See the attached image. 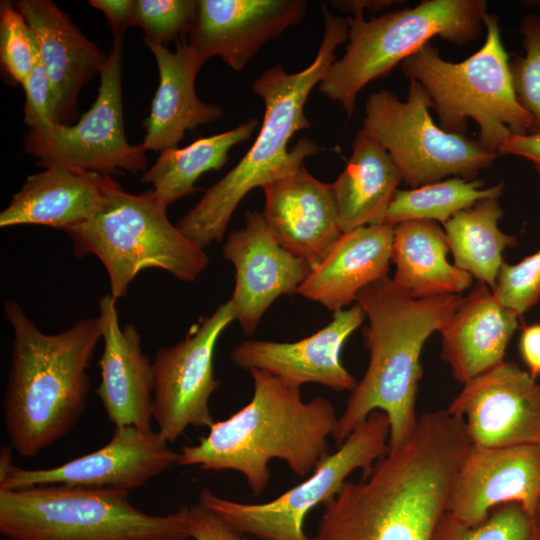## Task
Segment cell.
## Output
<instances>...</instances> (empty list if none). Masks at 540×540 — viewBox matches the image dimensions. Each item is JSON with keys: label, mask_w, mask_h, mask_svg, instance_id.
Here are the masks:
<instances>
[{"label": "cell", "mask_w": 540, "mask_h": 540, "mask_svg": "<svg viewBox=\"0 0 540 540\" xmlns=\"http://www.w3.org/2000/svg\"><path fill=\"white\" fill-rule=\"evenodd\" d=\"M470 446L460 418L423 413L409 440L323 505L311 540H437Z\"/></svg>", "instance_id": "obj_1"}, {"label": "cell", "mask_w": 540, "mask_h": 540, "mask_svg": "<svg viewBox=\"0 0 540 540\" xmlns=\"http://www.w3.org/2000/svg\"><path fill=\"white\" fill-rule=\"evenodd\" d=\"M322 13L324 33L311 64L296 73L276 64L253 81L251 88L265 106L257 137L241 160L178 220V229L200 248L222 240L235 209L251 190L297 172L307 157L323 150L308 138L288 149L293 135L311 126L304 113L307 98L336 60L337 47L348 40L346 18L324 4Z\"/></svg>", "instance_id": "obj_2"}, {"label": "cell", "mask_w": 540, "mask_h": 540, "mask_svg": "<svg viewBox=\"0 0 540 540\" xmlns=\"http://www.w3.org/2000/svg\"><path fill=\"white\" fill-rule=\"evenodd\" d=\"M250 401L225 420L214 422L206 436L179 451L178 465L205 471L242 474L254 496L271 479L269 464L284 461L300 477L309 476L330 454L329 438L338 416L323 396L304 401L300 387L259 369Z\"/></svg>", "instance_id": "obj_3"}, {"label": "cell", "mask_w": 540, "mask_h": 540, "mask_svg": "<svg viewBox=\"0 0 540 540\" xmlns=\"http://www.w3.org/2000/svg\"><path fill=\"white\" fill-rule=\"evenodd\" d=\"M13 339L3 398L10 447L34 457L69 434L81 417L90 389L88 369L102 339L98 316L47 334L14 299L3 307Z\"/></svg>", "instance_id": "obj_4"}, {"label": "cell", "mask_w": 540, "mask_h": 540, "mask_svg": "<svg viewBox=\"0 0 540 540\" xmlns=\"http://www.w3.org/2000/svg\"><path fill=\"white\" fill-rule=\"evenodd\" d=\"M462 300V295L416 299L389 277L359 292L356 301L369 322L362 332L369 363L338 416L332 432L337 445L376 411L388 418L389 450L409 440L419 418L416 398L423 373V347L434 332H440Z\"/></svg>", "instance_id": "obj_5"}, {"label": "cell", "mask_w": 540, "mask_h": 540, "mask_svg": "<svg viewBox=\"0 0 540 540\" xmlns=\"http://www.w3.org/2000/svg\"><path fill=\"white\" fill-rule=\"evenodd\" d=\"M66 233L76 256L92 254L102 262L115 300L127 295L144 270L160 269L193 282L209 264L204 249L170 222L152 189L131 194L110 175L92 216Z\"/></svg>", "instance_id": "obj_6"}, {"label": "cell", "mask_w": 540, "mask_h": 540, "mask_svg": "<svg viewBox=\"0 0 540 540\" xmlns=\"http://www.w3.org/2000/svg\"><path fill=\"white\" fill-rule=\"evenodd\" d=\"M484 24L483 45L463 61L444 59L429 42L400 66L427 91L441 128L465 135L472 119L479 128L478 141L497 154L510 132H531L533 120L516 98L497 15L488 13Z\"/></svg>", "instance_id": "obj_7"}, {"label": "cell", "mask_w": 540, "mask_h": 540, "mask_svg": "<svg viewBox=\"0 0 540 540\" xmlns=\"http://www.w3.org/2000/svg\"><path fill=\"white\" fill-rule=\"evenodd\" d=\"M0 533L10 540H187L189 506L150 515L129 492L67 485L0 490Z\"/></svg>", "instance_id": "obj_8"}, {"label": "cell", "mask_w": 540, "mask_h": 540, "mask_svg": "<svg viewBox=\"0 0 540 540\" xmlns=\"http://www.w3.org/2000/svg\"><path fill=\"white\" fill-rule=\"evenodd\" d=\"M485 0H424L366 20L348 16V43L318 84L339 103L348 119L358 94L371 81L387 75L434 37L457 45L476 41L485 28Z\"/></svg>", "instance_id": "obj_9"}, {"label": "cell", "mask_w": 540, "mask_h": 540, "mask_svg": "<svg viewBox=\"0 0 540 540\" xmlns=\"http://www.w3.org/2000/svg\"><path fill=\"white\" fill-rule=\"evenodd\" d=\"M425 88L410 80L406 99L381 89L368 97L362 129L389 153L411 188L450 177L475 179L499 156L478 140L436 124Z\"/></svg>", "instance_id": "obj_10"}, {"label": "cell", "mask_w": 540, "mask_h": 540, "mask_svg": "<svg viewBox=\"0 0 540 540\" xmlns=\"http://www.w3.org/2000/svg\"><path fill=\"white\" fill-rule=\"evenodd\" d=\"M387 416L373 412L337 449L324 458L301 483L263 503H242L202 489L199 502L241 532L259 540H311L304 530L306 516L324 505L355 471L367 477L376 462L389 452Z\"/></svg>", "instance_id": "obj_11"}, {"label": "cell", "mask_w": 540, "mask_h": 540, "mask_svg": "<svg viewBox=\"0 0 540 540\" xmlns=\"http://www.w3.org/2000/svg\"><path fill=\"white\" fill-rule=\"evenodd\" d=\"M123 40L113 48L100 72L97 97L74 125L50 121L30 128L24 150L44 168L64 167L103 175L147 168L145 151L127 142L123 121L121 61Z\"/></svg>", "instance_id": "obj_12"}, {"label": "cell", "mask_w": 540, "mask_h": 540, "mask_svg": "<svg viewBox=\"0 0 540 540\" xmlns=\"http://www.w3.org/2000/svg\"><path fill=\"white\" fill-rule=\"evenodd\" d=\"M235 321L231 300L194 324L182 340L160 348L152 363L154 412L158 432L169 443L190 427L209 428L215 421L209 408L220 382L214 354L224 330Z\"/></svg>", "instance_id": "obj_13"}, {"label": "cell", "mask_w": 540, "mask_h": 540, "mask_svg": "<svg viewBox=\"0 0 540 540\" xmlns=\"http://www.w3.org/2000/svg\"><path fill=\"white\" fill-rule=\"evenodd\" d=\"M11 447L0 459V490L39 485L113 489L130 492L178 464L179 452L169 448L157 431L115 427L111 440L96 451L48 469H24L12 464Z\"/></svg>", "instance_id": "obj_14"}, {"label": "cell", "mask_w": 540, "mask_h": 540, "mask_svg": "<svg viewBox=\"0 0 540 540\" xmlns=\"http://www.w3.org/2000/svg\"><path fill=\"white\" fill-rule=\"evenodd\" d=\"M446 410L463 420L472 446L540 444V382L514 362L464 383Z\"/></svg>", "instance_id": "obj_15"}, {"label": "cell", "mask_w": 540, "mask_h": 540, "mask_svg": "<svg viewBox=\"0 0 540 540\" xmlns=\"http://www.w3.org/2000/svg\"><path fill=\"white\" fill-rule=\"evenodd\" d=\"M244 217V226L226 238L222 254L235 269L230 298L235 320L250 335L276 299L297 293L312 266L278 242L262 212L247 210Z\"/></svg>", "instance_id": "obj_16"}, {"label": "cell", "mask_w": 540, "mask_h": 540, "mask_svg": "<svg viewBox=\"0 0 540 540\" xmlns=\"http://www.w3.org/2000/svg\"><path fill=\"white\" fill-rule=\"evenodd\" d=\"M507 503H519L538 513L540 444L497 448L471 445L454 479L449 514L472 527Z\"/></svg>", "instance_id": "obj_17"}, {"label": "cell", "mask_w": 540, "mask_h": 540, "mask_svg": "<svg viewBox=\"0 0 540 540\" xmlns=\"http://www.w3.org/2000/svg\"><path fill=\"white\" fill-rule=\"evenodd\" d=\"M360 304L333 312L332 320L312 335L293 342L246 340L230 352L241 369H259L301 387L315 383L334 391H352L357 382L341 361L346 340L364 322Z\"/></svg>", "instance_id": "obj_18"}, {"label": "cell", "mask_w": 540, "mask_h": 540, "mask_svg": "<svg viewBox=\"0 0 540 540\" xmlns=\"http://www.w3.org/2000/svg\"><path fill=\"white\" fill-rule=\"evenodd\" d=\"M306 10L304 0H198L187 43L204 62L218 56L240 71L268 41L299 24Z\"/></svg>", "instance_id": "obj_19"}, {"label": "cell", "mask_w": 540, "mask_h": 540, "mask_svg": "<svg viewBox=\"0 0 540 540\" xmlns=\"http://www.w3.org/2000/svg\"><path fill=\"white\" fill-rule=\"evenodd\" d=\"M116 302L110 294L98 301L103 352L96 394L115 427L150 431L154 412L152 363L143 353L136 326L120 324Z\"/></svg>", "instance_id": "obj_20"}, {"label": "cell", "mask_w": 540, "mask_h": 540, "mask_svg": "<svg viewBox=\"0 0 540 540\" xmlns=\"http://www.w3.org/2000/svg\"><path fill=\"white\" fill-rule=\"evenodd\" d=\"M13 3L30 26L46 69L53 122L69 125L78 115L77 99L81 88L100 74L108 56L52 1L19 0Z\"/></svg>", "instance_id": "obj_21"}, {"label": "cell", "mask_w": 540, "mask_h": 540, "mask_svg": "<svg viewBox=\"0 0 540 540\" xmlns=\"http://www.w3.org/2000/svg\"><path fill=\"white\" fill-rule=\"evenodd\" d=\"M262 215L278 242L313 267L343 234L331 184L302 167L263 188Z\"/></svg>", "instance_id": "obj_22"}, {"label": "cell", "mask_w": 540, "mask_h": 540, "mask_svg": "<svg viewBox=\"0 0 540 540\" xmlns=\"http://www.w3.org/2000/svg\"><path fill=\"white\" fill-rule=\"evenodd\" d=\"M395 225L381 223L343 233L297 290L300 296L337 311L389 270Z\"/></svg>", "instance_id": "obj_23"}, {"label": "cell", "mask_w": 540, "mask_h": 540, "mask_svg": "<svg viewBox=\"0 0 540 540\" xmlns=\"http://www.w3.org/2000/svg\"><path fill=\"white\" fill-rule=\"evenodd\" d=\"M519 317L484 283L471 288L440 330L441 358L461 384L504 361Z\"/></svg>", "instance_id": "obj_24"}, {"label": "cell", "mask_w": 540, "mask_h": 540, "mask_svg": "<svg viewBox=\"0 0 540 540\" xmlns=\"http://www.w3.org/2000/svg\"><path fill=\"white\" fill-rule=\"evenodd\" d=\"M153 53L159 84L143 126L146 134L140 144L144 151L177 147L186 130L220 119L223 110L202 102L195 91L197 74L205 63L187 41L178 42L175 51L145 42Z\"/></svg>", "instance_id": "obj_25"}, {"label": "cell", "mask_w": 540, "mask_h": 540, "mask_svg": "<svg viewBox=\"0 0 540 540\" xmlns=\"http://www.w3.org/2000/svg\"><path fill=\"white\" fill-rule=\"evenodd\" d=\"M106 176L64 167L32 174L0 213V227L33 224L65 232L75 228L96 210Z\"/></svg>", "instance_id": "obj_26"}, {"label": "cell", "mask_w": 540, "mask_h": 540, "mask_svg": "<svg viewBox=\"0 0 540 540\" xmlns=\"http://www.w3.org/2000/svg\"><path fill=\"white\" fill-rule=\"evenodd\" d=\"M401 181L387 150L361 128L345 168L331 184L342 232L383 223Z\"/></svg>", "instance_id": "obj_27"}, {"label": "cell", "mask_w": 540, "mask_h": 540, "mask_svg": "<svg viewBox=\"0 0 540 540\" xmlns=\"http://www.w3.org/2000/svg\"><path fill=\"white\" fill-rule=\"evenodd\" d=\"M450 252L444 230L437 222L411 220L394 227L392 280L416 299L461 295L473 277L447 259Z\"/></svg>", "instance_id": "obj_28"}, {"label": "cell", "mask_w": 540, "mask_h": 540, "mask_svg": "<svg viewBox=\"0 0 540 540\" xmlns=\"http://www.w3.org/2000/svg\"><path fill=\"white\" fill-rule=\"evenodd\" d=\"M504 212L499 198L482 199L443 223L453 264L492 291L502 264L503 252L517 244L514 235L499 228Z\"/></svg>", "instance_id": "obj_29"}, {"label": "cell", "mask_w": 540, "mask_h": 540, "mask_svg": "<svg viewBox=\"0 0 540 540\" xmlns=\"http://www.w3.org/2000/svg\"><path fill=\"white\" fill-rule=\"evenodd\" d=\"M257 126L258 120L250 118L233 129L199 138L185 147L162 150L141 181L152 186L159 201L167 208L196 192L195 183L199 177L211 170L221 169L232 147L247 141Z\"/></svg>", "instance_id": "obj_30"}, {"label": "cell", "mask_w": 540, "mask_h": 540, "mask_svg": "<svg viewBox=\"0 0 540 540\" xmlns=\"http://www.w3.org/2000/svg\"><path fill=\"white\" fill-rule=\"evenodd\" d=\"M503 191V182L485 187L483 180L461 177H450L406 190L398 189L383 223L396 225L411 220H427L443 224L482 199L499 198Z\"/></svg>", "instance_id": "obj_31"}, {"label": "cell", "mask_w": 540, "mask_h": 540, "mask_svg": "<svg viewBox=\"0 0 540 540\" xmlns=\"http://www.w3.org/2000/svg\"><path fill=\"white\" fill-rule=\"evenodd\" d=\"M437 540H540V518L519 503L494 508L476 526H466L449 513Z\"/></svg>", "instance_id": "obj_32"}, {"label": "cell", "mask_w": 540, "mask_h": 540, "mask_svg": "<svg viewBox=\"0 0 540 540\" xmlns=\"http://www.w3.org/2000/svg\"><path fill=\"white\" fill-rule=\"evenodd\" d=\"M519 32L524 55L510 60V72L516 98L532 117L535 132L540 131V14L523 17Z\"/></svg>", "instance_id": "obj_33"}, {"label": "cell", "mask_w": 540, "mask_h": 540, "mask_svg": "<svg viewBox=\"0 0 540 540\" xmlns=\"http://www.w3.org/2000/svg\"><path fill=\"white\" fill-rule=\"evenodd\" d=\"M198 0H135L134 27H140L145 42L166 46L189 34L196 20Z\"/></svg>", "instance_id": "obj_34"}, {"label": "cell", "mask_w": 540, "mask_h": 540, "mask_svg": "<svg viewBox=\"0 0 540 540\" xmlns=\"http://www.w3.org/2000/svg\"><path fill=\"white\" fill-rule=\"evenodd\" d=\"M30 26L14 3L2 2L0 9V60L5 74L23 85L37 57Z\"/></svg>", "instance_id": "obj_35"}, {"label": "cell", "mask_w": 540, "mask_h": 540, "mask_svg": "<svg viewBox=\"0 0 540 540\" xmlns=\"http://www.w3.org/2000/svg\"><path fill=\"white\" fill-rule=\"evenodd\" d=\"M493 293L520 316L536 305L540 301V248L516 264L504 262Z\"/></svg>", "instance_id": "obj_36"}, {"label": "cell", "mask_w": 540, "mask_h": 540, "mask_svg": "<svg viewBox=\"0 0 540 540\" xmlns=\"http://www.w3.org/2000/svg\"><path fill=\"white\" fill-rule=\"evenodd\" d=\"M22 86L26 97L24 122L28 128L39 127L53 121L50 82L39 53Z\"/></svg>", "instance_id": "obj_37"}, {"label": "cell", "mask_w": 540, "mask_h": 540, "mask_svg": "<svg viewBox=\"0 0 540 540\" xmlns=\"http://www.w3.org/2000/svg\"><path fill=\"white\" fill-rule=\"evenodd\" d=\"M189 525L194 540H252L199 501L189 506Z\"/></svg>", "instance_id": "obj_38"}, {"label": "cell", "mask_w": 540, "mask_h": 540, "mask_svg": "<svg viewBox=\"0 0 540 540\" xmlns=\"http://www.w3.org/2000/svg\"><path fill=\"white\" fill-rule=\"evenodd\" d=\"M497 154L525 158L540 175V131L521 134L510 132L499 146Z\"/></svg>", "instance_id": "obj_39"}, {"label": "cell", "mask_w": 540, "mask_h": 540, "mask_svg": "<svg viewBox=\"0 0 540 540\" xmlns=\"http://www.w3.org/2000/svg\"><path fill=\"white\" fill-rule=\"evenodd\" d=\"M89 4L105 14L114 39L123 40L127 29L134 27V1L90 0Z\"/></svg>", "instance_id": "obj_40"}, {"label": "cell", "mask_w": 540, "mask_h": 540, "mask_svg": "<svg viewBox=\"0 0 540 540\" xmlns=\"http://www.w3.org/2000/svg\"><path fill=\"white\" fill-rule=\"evenodd\" d=\"M520 356L532 378L540 376V324L526 326L519 341Z\"/></svg>", "instance_id": "obj_41"}, {"label": "cell", "mask_w": 540, "mask_h": 540, "mask_svg": "<svg viewBox=\"0 0 540 540\" xmlns=\"http://www.w3.org/2000/svg\"><path fill=\"white\" fill-rule=\"evenodd\" d=\"M331 5L344 13L352 16H364L365 11L376 13L393 5H401L404 1L397 0H334Z\"/></svg>", "instance_id": "obj_42"}, {"label": "cell", "mask_w": 540, "mask_h": 540, "mask_svg": "<svg viewBox=\"0 0 540 540\" xmlns=\"http://www.w3.org/2000/svg\"><path fill=\"white\" fill-rule=\"evenodd\" d=\"M538 514H539V518H540V505H539V509H538Z\"/></svg>", "instance_id": "obj_43"}]
</instances>
